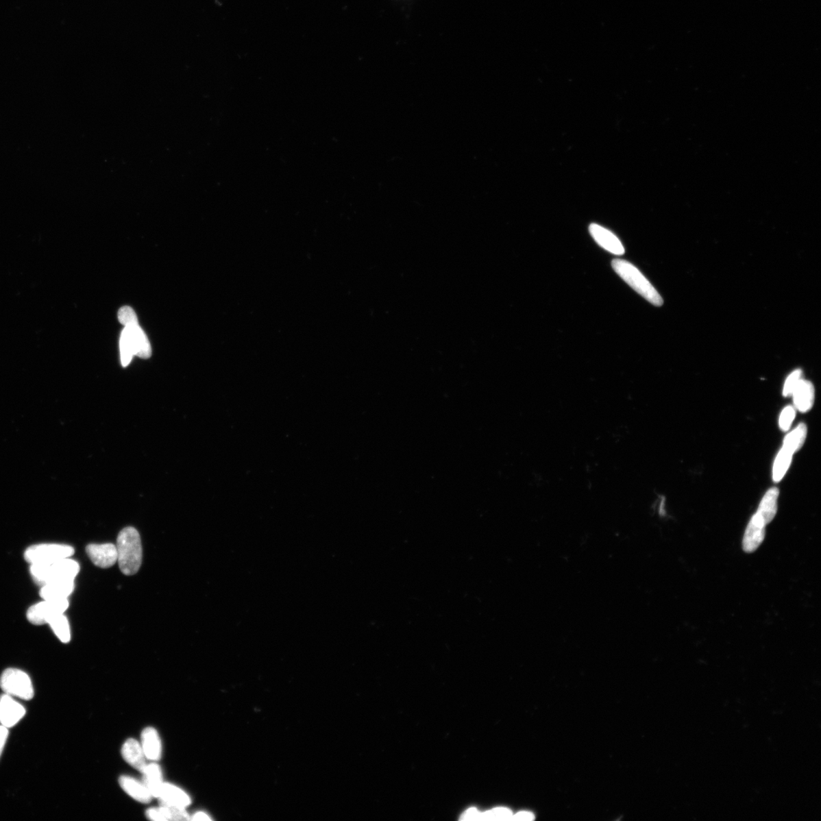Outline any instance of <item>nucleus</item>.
<instances>
[{
  "label": "nucleus",
  "instance_id": "obj_1",
  "mask_svg": "<svg viewBox=\"0 0 821 821\" xmlns=\"http://www.w3.org/2000/svg\"><path fill=\"white\" fill-rule=\"evenodd\" d=\"M116 546L121 572L127 576L137 574L143 563V546L140 535L136 528H124L118 535Z\"/></svg>",
  "mask_w": 821,
  "mask_h": 821
},
{
  "label": "nucleus",
  "instance_id": "obj_2",
  "mask_svg": "<svg viewBox=\"0 0 821 821\" xmlns=\"http://www.w3.org/2000/svg\"><path fill=\"white\" fill-rule=\"evenodd\" d=\"M611 267L626 283L628 284L646 301L657 307H660L663 304V299L659 292L633 264L624 260L615 259L612 260Z\"/></svg>",
  "mask_w": 821,
  "mask_h": 821
},
{
  "label": "nucleus",
  "instance_id": "obj_3",
  "mask_svg": "<svg viewBox=\"0 0 821 821\" xmlns=\"http://www.w3.org/2000/svg\"><path fill=\"white\" fill-rule=\"evenodd\" d=\"M79 570V563L71 558L46 565H33L30 568L33 579L41 586L51 582L74 581Z\"/></svg>",
  "mask_w": 821,
  "mask_h": 821
},
{
  "label": "nucleus",
  "instance_id": "obj_4",
  "mask_svg": "<svg viewBox=\"0 0 821 821\" xmlns=\"http://www.w3.org/2000/svg\"><path fill=\"white\" fill-rule=\"evenodd\" d=\"M74 553V548L67 545L40 544L27 548L25 552V559L31 565H46L71 558Z\"/></svg>",
  "mask_w": 821,
  "mask_h": 821
},
{
  "label": "nucleus",
  "instance_id": "obj_5",
  "mask_svg": "<svg viewBox=\"0 0 821 821\" xmlns=\"http://www.w3.org/2000/svg\"><path fill=\"white\" fill-rule=\"evenodd\" d=\"M0 687L5 694L23 700H29L34 698L32 681L27 674L20 670L8 669L3 672L0 678Z\"/></svg>",
  "mask_w": 821,
  "mask_h": 821
},
{
  "label": "nucleus",
  "instance_id": "obj_6",
  "mask_svg": "<svg viewBox=\"0 0 821 821\" xmlns=\"http://www.w3.org/2000/svg\"><path fill=\"white\" fill-rule=\"evenodd\" d=\"M43 600L32 605L27 610V620L34 625L48 624L53 617L64 614L69 605L68 598L59 600Z\"/></svg>",
  "mask_w": 821,
  "mask_h": 821
},
{
  "label": "nucleus",
  "instance_id": "obj_7",
  "mask_svg": "<svg viewBox=\"0 0 821 821\" xmlns=\"http://www.w3.org/2000/svg\"><path fill=\"white\" fill-rule=\"evenodd\" d=\"M25 713L24 707L12 696L5 694L0 697V723L2 726L8 728L15 726Z\"/></svg>",
  "mask_w": 821,
  "mask_h": 821
},
{
  "label": "nucleus",
  "instance_id": "obj_8",
  "mask_svg": "<svg viewBox=\"0 0 821 821\" xmlns=\"http://www.w3.org/2000/svg\"><path fill=\"white\" fill-rule=\"evenodd\" d=\"M767 524L757 513L750 519L746 532H744L742 546L744 552L752 553L759 548L766 535Z\"/></svg>",
  "mask_w": 821,
  "mask_h": 821
},
{
  "label": "nucleus",
  "instance_id": "obj_9",
  "mask_svg": "<svg viewBox=\"0 0 821 821\" xmlns=\"http://www.w3.org/2000/svg\"><path fill=\"white\" fill-rule=\"evenodd\" d=\"M86 553L96 567L110 568L117 562V546L112 543L90 544Z\"/></svg>",
  "mask_w": 821,
  "mask_h": 821
},
{
  "label": "nucleus",
  "instance_id": "obj_10",
  "mask_svg": "<svg viewBox=\"0 0 821 821\" xmlns=\"http://www.w3.org/2000/svg\"><path fill=\"white\" fill-rule=\"evenodd\" d=\"M123 333L127 338L134 356L144 359L151 357V350L149 339L138 324L125 326Z\"/></svg>",
  "mask_w": 821,
  "mask_h": 821
},
{
  "label": "nucleus",
  "instance_id": "obj_11",
  "mask_svg": "<svg viewBox=\"0 0 821 821\" xmlns=\"http://www.w3.org/2000/svg\"><path fill=\"white\" fill-rule=\"evenodd\" d=\"M589 232L598 245L607 252L617 256H622L624 254L625 249L621 241L606 228L592 224L589 226Z\"/></svg>",
  "mask_w": 821,
  "mask_h": 821
},
{
  "label": "nucleus",
  "instance_id": "obj_12",
  "mask_svg": "<svg viewBox=\"0 0 821 821\" xmlns=\"http://www.w3.org/2000/svg\"><path fill=\"white\" fill-rule=\"evenodd\" d=\"M141 746L146 759L158 761L162 755V744L157 730L152 727L145 728L141 735Z\"/></svg>",
  "mask_w": 821,
  "mask_h": 821
},
{
  "label": "nucleus",
  "instance_id": "obj_13",
  "mask_svg": "<svg viewBox=\"0 0 821 821\" xmlns=\"http://www.w3.org/2000/svg\"><path fill=\"white\" fill-rule=\"evenodd\" d=\"M121 752L123 759L131 767L143 773L147 763L140 743L134 739H129L123 744Z\"/></svg>",
  "mask_w": 821,
  "mask_h": 821
},
{
  "label": "nucleus",
  "instance_id": "obj_14",
  "mask_svg": "<svg viewBox=\"0 0 821 821\" xmlns=\"http://www.w3.org/2000/svg\"><path fill=\"white\" fill-rule=\"evenodd\" d=\"M792 395L799 412H809L815 402V387L811 382L802 379Z\"/></svg>",
  "mask_w": 821,
  "mask_h": 821
},
{
  "label": "nucleus",
  "instance_id": "obj_15",
  "mask_svg": "<svg viewBox=\"0 0 821 821\" xmlns=\"http://www.w3.org/2000/svg\"><path fill=\"white\" fill-rule=\"evenodd\" d=\"M75 588L74 581H57L41 586L40 596L45 600H59L68 598Z\"/></svg>",
  "mask_w": 821,
  "mask_h": 821
},
{
  "label": "nucleus",
  "instance_id": "obj_16",
  "mask_svg": "<svg viewBox=\"0 0 821 821\" xmlns=\"http://www.w3.org/2000/svg\"><path fill=\"white\" fill-rule=\"evenodd\" d=\"M119 784L123 791L136 800L144 804L151 801L152 796L143 782L129 776H122L119 779Z\"/></svg>",
  "mask_w": 821,
  "mask_h": 821
},
{
  "label": "nucleus",
  "instance_id": "obj_17",
  "mask_svg": "<svg viewBox=\"0 0 821 821\" xmlns=\"http://www.w3.org/2000/svg\"><path fill=\"white\" fill-rule=\"evenodd\" d=\"M158 798L160 802L184 807V808H186L191 804V797L184 790L168 783H163Z\"/></svg>",
  "mask_w": 821,
  "mask_h": 821
},
{
  "label": "nucleus",
  "instance_id": "obj_18",
  "mask_svg": "<svg viewBox=\"0 0 821 821\" xmlns=\"http://www.w3.org/2000/svg\"><path fill=\"white\" fill-rule=\"evenodd\" d=\"M143 782L149 790L152 797H158L160 790L164 783L161 767L156 763L146 765L143 771Z\"/></svg>",
  "mask_w": 821,
  "mask_h": 821
},
{
  "label": "nucleus",
  "instance_id": "obj_19",
  "mask_svg": "<svg viewBox=\"0 0 821 821\" xmlns=\"http://www.w3.org/2000/svg\"><path fill=\"white\" fill-rule=\"evenodd\" d=\"M779 493L776 488H772L765 493L758 507L757 514L767 525L773 520L777 513V500Z\"/></svg>",
  "mask_w": 821,
  "mask_h": 821
},
{
  "label": "nucleus",
  "instance_id": "obj_20",
  "mask_svg": "<svg viewBox=\"0 0 821 821\" xmlns=\"http://www.w3.org/2000/svg\"><path fill=\"white\" fill-rule=\"evenodd\" d=\"M806 437L807 427L805 424H800L796 428L785 437L783 447L794 454L803 446Z\"/></svg>",
  "mask_w": 821,
  "mask_h": 821
},
{
  "label": "nucleus",
  "instance_id": "obj_21",
  "mask_svg": "<svg viewBox=\"0 0 821 821\" xmlns=\"http://www.w3.org/2000/svg\"><path fill=\"white\" fill-rule=\"evenodd\" d=\"M48 624L51 626L54 634L61 642L67 644L71 641V626H69L68 619L64 614L53 617L49 621Z\"/></svg>",
  "mask_w": 821,
  "mask_h": 821
},
{
  "label": "nucleus",
  "instance_id": "obj_22",
  "mask_svg": "<svg viewBox=\"0 0 821 821\" xmlns=\"http://www.w3.org/2000/svg\"><path fill=\"white\" fill-rule=\"evenodd\" d=\"M793 454L783 447L776 458L773 478L775 482H781L791 465Z\"/></svg>",
  "mask_w": 821,
  "mask_h": 821
},
{
  "label": "nucleus",
  "instance_id": "obj_23",
  "mask_svg": "<svg viewBox=\"0 0 821 821\" xmlns=\"http://www.w3.org/2000/svg\"><path fill=\"white\" fill-rule=\"evenodd\" d=\"M159 809L163 813L166 821H183L191 820L189 813H188L186 808H184V807L160 802Z\"/></svg>",
  "mask_w": 821,
  "mask_h": 821
},
{
  "label": "nucleus",
  "instance_id": "obj_24",
  "mask_svg": "<svg viewBox=\"0 0 821 821\" xmlns=\"http://www.w3.org/2000/svg\"><path fill=\"white\" fill-rule=\"evenodd\" d=\"M513 813L506 808H497L481 813L479 820H511Z\"/></svg>",
  "mask_w": 821,
  "mask_h": 821
},
{
  "label": "nucleus",
  "instance_id": "obj_25",
  "mask_svg": "<svg viewBox=\"0 0 821 821\" xmlns=\"http://www.w3.org/2000/svg\"><path fill=\"white\" fill-rule=\"evenodd\" d=\"M802 379V370H799V369H798V370L793 371L789 376L788 378L786 379V380L785 382V384H784V387H783V395L785 396V397H788V396L792 395L793 392H794L795 389L796 388L797 385L798 384L799 381L801 380Z\"/></svg>",
  "mask_w": 821,
  "mask_h": 821
},
{
  "label": "nucleus",
  "instance_id": "obj_26",
  "mask_svg": "<svg viewBox=\"0 0 821 821\" xmlns=\"http://www.w3.org/2000/svg\"><path fill=\"white\" fill-rule=\"evenodd\" d=\"M795 417L796 409L794 408L792 406L785 408L779 417V428L783 431L789 430Z\"/></svg>",
  "mask_w": 821,
  "mask_h": 821
},
{
  "label": "nucleus",
  "instance_id": "obj_27",
  "mask_svg": "<svg viewBox=\"0 0 821 821\" xmlns=\"http://www.w3.org/2000/svg\"><path fill=\"white\" fill-rule=\"evenodd\" d=\"M121 354L123 366H128L132 358H133L134 354L133 350H132L130 344L128 342V339L123 333L121 334Z\"/></svg>",
  "mask_w": 821,
  "mask_h": 821
},
{
  "label": "nucleus",
  "instance_id": "obj_28",
  "mask_svg": "<svg viewBox=\"0 0 821 821\" xmlns=\"http://www.w3.org/2000/svg\"><path fill=\"white\" fill-rule=\"evenodd\" d=\"M118 319H119L121 323L125 326L138 324L136 313L133 309L127 307V306H125V307L119 310V313H118Z\"/></svg>",
  "mask_w": 821,
  "mask_h": 821
},
{
  "label": "nucleus",
  "instance_id": "obj_29",
  "mask_svg": "<svg viewBox=\"0 0 821 821\" xmlns=\"http://www.w3.org/2000/svg\"><path fill=\"white\" fill-rule=\"evenodd\" d=\"M146 817L151 820L166 821L161 810L158 809H150L146 811Z\"/></svg>",
  "mask_w": 821,
  "mask_h": 821
},
{
  "label": "nucleus",
  "instance_id": "obj_30",
  "mask_svg": "<svg viewBox=\"0 0 821 821\" xmlns=\"http://www.w3.org/2000/svg\"><path fill=\"white\" fill-rule=\"evenodd\" d=\"M481 812H479L476 809L472 808L465 811L461 818V820H479Z\"/></svg>",
  "mask_w": 821,
  "mask_h": 821
},
{
  "label": "nucleus",
  "instance_id": "obj_31",
  "mask_svg": "<svg viewBox=\"0 0 821 821\" xmlns=\"http://www.w3.org/2000/svg\"><path fill=\"white\" fill-rule=\"evenodd\" d=\"M9 730L3 726H0V757H1L3 750L5 747L7 739H8Z\"/></svg>",
  "mask_w": 821,
  "mask_h": 821
},
{
  "label": "nucleus",
  "instance_id": "obj_32",
  "mask_svg": "<svg viewBox=\"0 0 821 821\" xmlns=\"http://www.w3.org/2000/svg\"><path fill=\"white\" fill-rule=\"evenodd\" d=\"M535 819L534 813L530 811H521L516 815H513L511 820H528L531 821Z\"/></svg>",
  "mask_w": 821,
  "mask_h": 821
},
{
  "label": "nucleus",
  "instance_id": "obj_33",
  "mask_svg": "<svg viewBox=\"0 0 821 821\" xmlns=\"http://www.w3.org/2000/svg\"><path fill=\"white\" fill-rule=\"evenodd\" d=\"M191 820H212V818L210 817V816L207 815L206 813H205L204 811H198V812L194 813V815L192 816V818H191Z\"/></svg>",
  "mask_w": 821,
  "mask_h": 821
}]
</instances>
